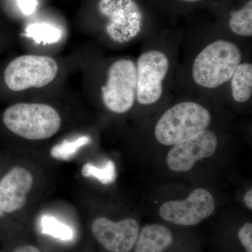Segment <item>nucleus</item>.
I'll list each match as a JSON object with an SVG mask.
<instances>
[{
    "label": "nucleus",
    "mask_w": 252,
    "mask_h": 252,
    "mask_svg": "<svg viewBox=\"0 0 252 252\" xmlns=\"http://www.w3.org/2000/svg\"><path fill=\"white\" fill-rule=\"evenodd\" d=\"M213 195L205 189L198 188L185 200H172L162 204L159 215L162 220L178 225L198 224L211 216L215 210Z\"/></svg>",
    "instance_id": "8"
},
{
    "label": "nucleus",
    "mask_w": 252,
    "mask_h": 252,
    "mask_svg": "<svg viewBox=\"0 0 252 252\" xmlns=\"http://www.w3.org/2000/svg\"><path fill=\"white\" fill-rule=\"evenodd\" d=\"M172 243L173 235L165 225H144L139 232L134 252H163Z\"/></svg>",
    "instance_id": "12"
},
{
    "label": "nucleus",
    "mask_w": 252,
    "mask_h": 252,
    "mask_svg": "<svg viewBox=\"0 0 252 252\" xmlns=\"http://www.w3.org/2000/svg\"><path fill=\"white\" fill-rule=\"evenodd\" d=\"M3 125L11 133L29 140L49 139L59 132L62 119L52 106L19 102L5 109Z\"/></svg>",
    "instance_id": "1"
},
{
    "label": "nucleus",
    "mask_w": 252,
    "mask_h": 252,
    "mask_svg": "<svg viewBox=\"0 0 252 252\" xmlns=\"http://www.w3.org/2000/svg\"><path fill=\"white\" fill-rule=\"evenodd\" d=\"M81 175L84 177H94L105 185L113 183L117 177L115 165L110 160L101 167L94 166L90 162L84 164L81 169Z\"/></svg>",
    "instance_id": "16"
},
{
    "label": "nucleus",
    "mask_w": 252,
    "mask_h": 252,
    "mask_svg": "<svg viewBox=\"0 0 252 252\" xmlns=\"http://www.w3.org/2000/svg\"><path fill=\"white\" fill-rule=\"evenodd\" d=\"M217 145L218 139L215 132L202 131L173 145L167 154V166L173 172H188L197 162L212 157L216 152Z\"/></svg>",
    "instance_id": "9"
},
{
    "label": "nucleus",
    "mask_w": 252,
    "mask_h": 252,
    "mask_svg": "<svg viewBox=\"0 0 252 252\" xmlns=\"http://www.w3.org/2000/svg\"><path fill=\"white\" fill-rule=\"evenodd\" d=\"M91 230L97 241L107 251L130 252L135 246L140 226L134 219L116 222L98 217L93 221Z\"/></svg>",
    "instance_id": "10"
},
{
    "label": "nucleus",
    "mask_w": 252,
    "mask_h": 252,
    "mask_svg": "<svg viewBox=\"0 0 252 252\" xmlns=\"http://www.w3.org/2000/svg\"><path fill=\"white\" fill-rule=\"evenodd\" d=\"M5 215H6V214H5L4 212L1 211V210H0V220H1V219L4 218V217H5Z\"/></svg>",
    "instance_id": "22"
},
{
    "label": "nucleus",
    "mask_w": 252,
    "mask_h": 252,
    "mask_svg": "<svg viewBox=\"0 0 252 252\" xmlns=\"http://www.w3.org/2000/svg\"><path fill=\"white\" fill-rule=\"evenodd\" d=\"M230 29L235 34L242 36L252 35V1L250 0L241 9L231 11Z\"/></svg>",
    "instance_id": "14"
},
{
    "label": "nucleus",
    "mask_w": 252,
    "mask_h": 252,
    "mask_svg": "<svg viewBox=\"0 0 252 252\" xmlns=\"http://www.w3.org/2000/svg\"><path fill=\"white\" fill-rule=\"evenodd\" d=\"M104 106L115 114L130 110L137 94V68L130 60L122 59L113 63L107 81L101 89Z\"/></svg>",
    "instance_id": "5"
},
{
    "label": "nucleus",
    "mask_w": 252,
    "mask_h": 252,
    "mask_svg": "<svg viewBox=\"0 0 252 252\" xmlns=\"http://www.w3.org/2000/svg\"><path fill=\"white\" fill-rule=\"evenodd\" d=\"M170 62L160 51H149L141 55L137 61V97L139 103L150 105L161 97L162 81L166 77Z\"/></svg>",
    "instance_id": "7"
},
{
    "label": "nucleus",
    "mask_w": 252,
    "mask_h": 252,
    "mask_svg": "<svg viewBox=\"0 0 252 252\" xmlns=\"http://www.w3.org/2000/svg\"><path fill=\"white\" fill-rule=\"evenodd\" d=\"M238 236L239 240L247 252H252V224L245 223L239 230Z\"/></svg>",
    "instance_id": "18"
},
{
    "label": "nucleus",
    "mask_w": 252,
    "mask_h": 252,
    "mask_svg": "<svg viewBox=\"0 0 252 252\" xmlns=\"http://www.w3.org/2000/svg\"><path fill=\"white\" fill-rule=\"evenodd\" d=\"M241 61V51L234 43L221 39L214 41L194 61L193 80L207 89L219 87L231 79Z\"/></svg>",
    "instance_id": "2"
},
{
    "label": "nucleus",
    "mask_w": 252,
    "mask_h": 252,
    "mask_svg": "<svg viewBox=\"0 0 252 252\" xmlns=\"http://www.w3.org/2000/svg\"><path fill=\"white\" fill-rule=\"evenodd\" d=\"M13 252H41L39 249L31 245H21L15 249Z\"/></svg>",
    "instance_id": "20"
},
{
    "label": "nucleus",
    "mask_w": 252,
    "mask_h": 252,
    "mask_svg": "<svg viewBox=\"0 0 252 252\" xmlns=\"http://www.w3.org/2000/svg\"><path fill=\"white\" fill-rule=\"evenodd\" d=\"M18 2L23 14L26 15L32 14L36 9V0H18Z\"/></svg>",
    "instance_id": "19"
},
{
    "label": "nucleus",
    "mask_w": 252,
    "mask_h": 252,
    "mask_svg": "<svg viewBox=\"0 0 252 252\" xmlns=\"http://www.w3.org/2000/svg\"><path fill=\"white\" fill-rule=\"evenodd\" d=\"M90 142L87 136H83L73 141L64 140L54 146L51 150V156L59 160H67L70 159L81 147H84Z\"/></svg>",
    "instance_id": "17"
},
{
    "label": "nucleus",
    "mask_w": 252,
    "mask_h": 252,
    "mask_svg": "<svg viewBox=\"0 0 252 252\" xmlns=\"http://www.w3.org/2000/svg\"><path fill=\"white\" fill-rule=\"evenodd\" d=\"M98 9L108 19L106 31L113 41L127 42L140 32L142 14L135 0H99Z\"/></svg>",
    "instance_id": "6"
},
{
    "label": "nucleus",
    "mask_w": 252,
    "mask_h": 252,
    "mask_svg": "<svg viewBox=\"0 0 252 252\" xmlns=\"http://www.w3.org/2000/svg\"><path fill=\"white\" fill-rule=\"evenodd\" d=\"M244 201L250 210H252V189H250L244 195Z\"/></svg>",
    "instance_id": "21"
},
{
    "label": "nucleus",
    "mask_w": 252,
    "mask_h": 252,
    "mask_svg": "<svg viewBox=\"0 0 252 252\" xmlns=\"http://www.w3.org/2000/svg\"><path fill=\"white\" fill-rule=\"evenodd\" d=\"M232 96L238 102H245L252 94V64H240L231 78Z\"/></svg>",
    "instance_id": "13"
},
{
    "label": "nucleus",
    "mask_w": 252,
    "mask_h": 252,
    "mask_svg": "<svg viewBox=\"0 0 252 252\" xmlns=\"http://www.w3.org/2000/svg\"><path fill=\"white\" fill-rule=\"evenodd\" d=\"M41 232L44 234L49 235L60 240H72L74 231L70 226L62 223L54 217L44 215L40 220Z\"/></svg>",
    "instance_id": "15"
},
{
    "label": "nucleus",
    "mask_w": 252,
    "mask_h": 252,
    "mask_svg": "<svg viewBox=\"0 0 252 252\" xmlns=\"http://www.w3.org/2000/svg\"><path fill=\"white\" fill-rule=\"evenodd\" d=\"M183 1H189V2H194V1H200V0H183Z\"/></svg>",
    "instance_id": "23"
},
{
    "label": "nucleus",
    "mask_w": 252,
    "mask_h": 252,
    "mask_svg": "<svg viewBox=\"0 0 252 252\" xmlns=\"http://www.w3.org/2000/svg\"><path fill=\"white\" fill-rule=\"evenodd\" d=\"M34 177L25 167L16 166L0 179V210L5 214L19 211L26 205Z\"/></svg>",
    "instance_id": "11"
},
{
    "label": "nucleus",
    "mask_w": 252,
    "mask_h": 252,
    "mask_svg": "<svg viewBox=\"0 0 252 252\" xmlns=\"http://www.w3.org/2000/svg\"><path fill=\"white\" fill-rule=\"evenodd\" d=\"M59 64L53 58L39 55H24L13 60L4 72L5 84L9 90L21 92L40 89L56 79Z\"/></svg>",
    "instance_id": "4"
},
{
    "label": "nucleus",
    "mask_w": 252,
    "mask_h": 252,
    "mask_svg": "<svg viewBox=\"0 0 252 252\" xmlns=\"http://www.w3.org/2000/svg\"><path fill=\"white\" fill-rule=\"evenodd\" d=\"M211 114L201 104L183 102L175 104L158 121L154 135L159 143L173 146L207 130Z\"/></svg>",
    "instance_id": "3"
}]
</instances>
